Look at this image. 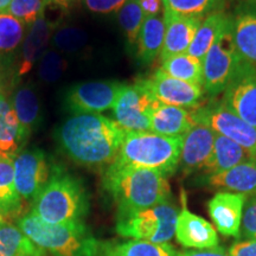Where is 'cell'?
<instances>
[{
	"label": "cell",
	"mask_w": 256,
	"mask_h": 256,
	"mask_svg": "<svg viewBox=\"0 0 256 256\" xmlns=\"http://www.w3.org/2000/svg\"><path fill=\"white\" fill-rule=\"evenodd\" d=\"M232 20V14L224 11L211 14L202 20L194 42L188 48V55L203 60L206 52L215 43L216 38Z\"/></svg>",
	"instance_id": "cell-27"
},
{
	"label": "cell",
	"mask_w": 256,
	"mask_h": 256,
	"mask_svg": "<svg viewBox=\"0 0 256 256\" xmlns=\"http://www.w3.org/2000/svg\"><path fill=\"white\" fill-rule=\"evenodd\" d=\"M66 60L60 55V51L49 49L38 60V78L46 83H55L62 78L66 72Z\"/></svg>",
	"instance_id": "cell-34"
},
{
	"label": "cell",
	"mask_w": 256,
	"mask_h": 256,
	"mask_svg": "<svg viewBox=\"0 0 256 256\" xmlns=\"http://www.w3.org/2000/svg\"><path fill=\"white\" fill-rule=\"evenodd\" d=\"M124 83L119 81H92L72 86L66 92L64 104L72 115L101 114L112 110Z\"/></svg>",
	"instance_id": "cell-10"
},
{
	"label": "cell",
	"mask_w": 256,
	"mask_h": 256,
	"mask_svg": "<svg viewBox=\"0 0 256 256\" xmlns=\"http://www.w3.org/2000/svg\"><path fill=\"white\" fill-rule=\"evenodd\" d=\"M0 68H2V60H0Z\"/></svg>",
	"instance_id": "cell-46"
},
{
	"label": "cell",
	"mask_w": 256,
	"mask_h": 256,
	"mask_svg": "<svg viewBox=\"0 0 256 256\" xmlns=\"http://www.w3.org/2000/svg\"><path fill=\"white\" fill-rule=\"evenodd\" d=\"M119 23L126 34L127 40L130 46L136 44L140 28L142 26L146 14H144L139 0H127L118 14Z\"/></svg>",
	"instance_id": "cell-33"
},
{
	"label": "cell",
	"mask_w": 256,
	"mask_h": 256,
	"mask_svg": "<svg viewBox=\"0 0 256 256\" xmlns=\"http://www.w3.org/2000/svg\"><path fill=\"white\" fill-rule=\"evenodd\" d=\"M87 34L76 26H62L52 34V44L60 52L74 54L86 46Z\"/></svg>",
	"instance_id": "cell-35"
},
{
	"label": "cell",
	"mask_w": 256,
	"mask_h": 256,
	"mask_svg": "<svg viewBox=\"0 0 256 256\" xmlns=\"http://www.w3.org/2000/svg\"><path fill=\"white\" fill-rule=\"evenodd\" d=\"M44 249L34 244L18 226L10 222L0 224V256L43 254Z\"/></svg>",
	"instance_id": "cell-29"
},
{
	"label": "cell",
	"mask_w": 256,
	"mask_h": 256,
	"mask_svg": "<svg viewBox=\"0 0 256 256\" xmlns=\"http://www.w3.org/2000/svg\"><path fill=\"white\" fill-rule=\"evenodd\" d=\"M229 256H256V240L235 242L228 250Z\"/></svg>",
	"instance_id": "cell-39"
},
{
	"label": "cell",
	"mask_w": 256,
	"mask_h": 256,
	"mask_svg": "<svg viewBox=\"0 0 256 256\" xmlns=\"http://www.w3.org/2000/svg\"><path fill=\"white\" fill-rule=\"evenodd\" d=\"M165 38L164 16H147L136 40V56L142 66H148L160 56Z\"/></svg>",
	"instance_id": "cell-23"
},
{
	"label": "cell",
	"mask_w": 256,
	"mask_h": 256,
	"mask_svg": "<svg viewBox=\"0 0 256 256\" xmlns=\"http://www.w3.org/2000/svg\"><path fill=\"white\" fill-rule=\"evenodd\" d=\"M202 62L203 89L210 98L222 94L242 72L250 70L243 62L234 44L232 20L216 38Z\"/></svg>",
	"instance_id": "cell-6"
},
{
	"label": "cell",
	"mask_w": 256,
	"mask_h": 256,
	"mask_svg": "<svg viewBox=\"0 0 256 256\" xmlns=\"http://www.w3.org/2000/svg\"><path fill=\"white\" fill-rule=\"evenodd\" d=\"M22 206L14 184V159L0 156V211L6 217H14L20 214Z\"/></svg>",
	"instance_id": "cell-28"
},
{
	"label": "cell",
	"mask_w": 256,
	"mask_h": 256,
	"mask_svg": "<svg viewBox=\"0 0 256 256\" xmlns=\"http://www.w3.org/2000/svg\"><path fill=\"white\" fill-rule=\"evenodd\" d=\"M4 222H8V217H6L4 214H2V211H0V224L4 223Z\"/></svg>",
	"instance_id": "cell-44"
},
{
	"label": "cell",
	"mask_w": 256,
	"mask_h": 256,
	"mask_svg": "<svg viewBox=\"0 0 256 256\" xmlns=\"http://www.w3.org/2000/svg\"><path fill=\"white\" fill-rule=\"evenodd\" d=\"M240 238L242 240H256V194H252L246 200Z\"/></svg>",
	"instance_id": "cell-37"
},
{
	"label": "cell",
	"mask_w": 256,
	"mask_h": 256,
	"mask_svg": "<svg viewBox=\"0 0 256 256\" xmlns=\"http://www.w3.org/2000/svg\"><path fill=\"white\" fill-rule=\"evenodd\" d=\"M127 132L102 114H75L56 130L60 148L76 164L98 168L116 158Z\"/></svg>",
	"instance_id": "cell-1"
},
{
	"label": "cell",
	"mask_w": 256,
	"mask_h": 256,
	"mask_svg": "<svg viewBox=\"0 0 256 256\" xmlns=\"http://www.w3.org/2000/svg\"><path fill=\"white\" fill-rule=\"evenodd\" d=\"M178 214L168 200L148 209L118 214L115 229L122 238L162 244L174 238Z\"/></svg>",
	"instance_id": "cell-7"
},
{
	"label": "cell",
	"mask_w": 256,
	"mask_h": 256,
	"mask_svg": "<svg viewBox=\"0 0 256 256\" xmlns=\"http://www.w3.org/2000/svg\"><path fill=\"white\" fill-rule=\"evenodd\" d=\"M158 104L142 80H138L134 84L124 86L112 113L126 132H150L153 110Z\"/></svg>",
	"instance_id": "cell-9"
},
{
	"label": "cell",
	"mask_w": 256,
	"mask_h": 256,
	"mask_svg": "<svg viewBox=\"0 0 256 256\" xmlns=\"http://www.w3.org/2000/svg\"><path fill=\"white\" fill-rule=\"evenodd\" d=\"M14 184L22 200L34 202L49 182L51 171L46 154L40 148L23 150L14 159Z\"/></svg>",
	"instance_id": "cell-11"
},
{
	"label": "cell",
	"mask_w": 256,
	"mask_h": 256,
	"mask_svg": "<svg viewBox=\"0 0 256 256\" xmlns=\"http://www.w3.org/2000/svg\"><path fill=\"white\" fill-rule=\"evenodd\" d=\"M89 209V198L78 178L54 168L40 194L32 202L30 212L43 222L63 224L82 222Z\"/></svg>",
	"instance_id": "cell-3"
},
{
	"label": "cell",
	"mask_w": 256,
	"mask_h": 256,
	"mask_svg": "<svg viewBox=\"0 0 256 256\" xmlns=\"http://www.w3.org/2000/svg\"><path fill=\"white\" fill-rule=\"evenodd\" d=\"M98 256H178L176 249L168 243H152L140 240L124 242L100 243Z\"/></svg>",
	"instance_id": "cell-26"
},
{
	"label": "cell",
	"mask_w": 256,
	"mask_h": 256,
	"mask_svg": "<svg viewBox=\"0 0 256 256\" xmlns=\"http://www.w3.org/2000/svg\"><path fill=\"white\" fill-rule=\"evenodd\" d=\"M178 256H229V254L218 247L209 250H185L178 252Z\"/></svg>",
	"instance_id": "cell-41"
},
{
	"label": "cell",
	"mask_w": 256,
	"mask_h": 256,
	"mask_svg": "<svg viewBox=\"0 0 256 256\" xmlns=\"http://www.w3.org/2000/svg\"><path fill=\"white\" fill-rule=\"evenodd\" d=\"M220 102L244 122L256 128V74L242 72L222 92Z\"/></svg>",
	"instance_id": "cell-17"
},
{
	"label": "cell",
	"mask_w": 256,
	"mask_h": 256,
	"mask_svg": "<svg viewBox=\"0 0 256 256\" xmlns=\"http://www.w3.org/2000/svg\"><path fill=\"white\" fill-rule=\"evenodd\" d=\"M78 0H46L48 5L50 4H54L56 6H58V8H68L70 6L76 4Z\"/></svg>",
	"instance_id": "cell-42"
},
{
	"label": "cell",
	"mask_w": 256,
	"mask_h": 256,
	"mask_svg": "<svg viewBox=\"0 0 256 256\" xmlns=\"http://www.w3.org/2000/svg\"><path fill=\"white\" fill-rule=\"evenodd\" d=\"M46 6V0H12L6 12L28 26L37 19L44 17Z\"/></svg>",
	"instance_id": "cell-36"
},
{
	"label": "cell",
	"mask_w": 256,
	"mask_h": 256,
	"mask_svg": "<svg viewBox=\"0 0 256 256\" xmlns=\"http://www.w3.org/2000/svg\"><path fill=\"white\" fill-rule=\"evenodd\" d=\"M25 138L11 102L0 96V156L14 159L23 151Z\"/></svg>",
	"instance_id": "cell-22"
},
{
	"label": "cell",
	"mask_w": 256,
	"mask_h": 256,
	"mask_svg": "<svg viewBox=\"0 0 256 256\" xmlns=\"http://www.w3.org/2000/svg\"><path fill=\"white\" fill-rule=\"evenodd\" d=\"M0 96H2V94H0Z\"/></svg>",
	"instance_id": "cell-47"
},
{
	"label": "cell",
	"mask_w": 256,
	"mask_h": 256,
	"mask_svg": "<svg viewBox=\"0 0 256 256\" xmlns=\"http://www.w3.org/2000/svg\"><path fill=\"white\" fill-rule=\"evenodd\" d=\"M104 188L118 204L119 214L133 212L165 203L171 197L168 177L156 170L108 165Z\"/></svg>",
	"instance_id": "cell-2"
},
{
	"label": "cell",
	"mask_w": 256,
	"mask_h": 256,
	"mask_svg": "<svg viewBox=\"0 0 256 256\" xmlns=\"http://www.w3.org/2000/svg\"><path fill=\"white\" fill-rule=\"evenodd\" d=\"M10 102L17 115L25 138L28 139L42 121L40 100L36 89L31 84H25L14 92Z\"/></svg>",
	"instance_id": "cell-24"
},
{
	"label": "cell",
	"mask_w": 256,
	"mask_h": 256,
	"mask_svg": "<svg viewBox=\"0 0 256 256\" xmlns=\"http://www.w3.org/2000/svg\"><path fill=\"white\" fill-rule=\"evenodd\" d=\"M183 136H165L153 132H127L112 164L136 166L174 174L179 166Z\"/></svg>",
	"instance_id": "cell-5"
},
{
	"label": "cell",
	"mask_w": 256,
	"mask_h": 256,
	"mask_svg": "<svg viewBox=\"0 0 256 256\" xmlns=\"http://www.w3.org/2000/svg\"><path fill=\"white\" fill-rule=\"evenodd\" d=\"M216 133L209 127L196 124L183 136L179 170L184 176L203 171L214 150Z\"/></svg>",
	"instance_id": "cell-16"
},
{
	"label": "cell",
	"mask_w": 256,
	"mask_h": 256,
	"mask_svg": "<svg viewBox=\"0 0 256 256\" xmlns=\"http://www.w3.org/2000/svg\"><path fill=\"white\" fill-rule=\"evenodd\" d=\"M12 0H0V12H6L8 11L10 4H11Z\"/></svg>",
	"instance_id": "cell-43"
},
{
	"label": "cell",
	"mask_w": 256,
	"mask_h": 256,
	"mask_svg": "<svg viewBox=\"0 0 256 256\" xmlns=\"http://www.w3.org/2000/svg\"><path fill=\"white\" fill-rule=\"evenodd\" d=\"M174 238L188 250H209L218 248V234L212 223L184 209L178 214Z\"/></svg>",
	"instance_id": "cell-13"
},
{
	"label": "cell",
	"mask_w": 256,
	"mask_h": 256,
	"mask_svg": "<svg viewBox=\"0 0 256 256\" xmlns=\"http://www.w3.org/2000/svg\"><path fill=\"white\" fill-rule=\"evenodd\" d=\"M254 160L250 153L228 138L216 134L209 162L203 168L204 174H216L242 162Z\"/></svg>",
	"instance_id": "cell-25"
},
{
	"label": "cell",
	"mask_w": 256,
	"mask_h": 256,
	"mask_svg": "<svg viewBox=\"0 0 256 256\" xmlns=\"http://www.w3.org/2000/svg\"><path fill=\"white\" fill-rule=\"evenodd\" d=\"M55 23L48 20L46 16L28 25L26 34L22 43L20 64L18 66L19 76L30 72L34 63L40 60L55 32Z\"/></svg>",
	"instance_id": "cell-20"
},
{
	"label": "cell",
	"mask_w": 256,
	"mask_h": 256,
	"mask_svg": "<svg viewBox=\"0 0 256 256\" xmlns=\"http://www.w3.org/2000/svg\"><path fill=\"white\" fill-rule=\"evenodd\" d=\"M86 8L96 14H112L119 11L127 0H82Z\"/></svg>",
	"instance_id": "cell-38"
},
{
	"label": "cell",
	"mask_w": 256,
	"mask_h": 256,
	"mask_svg": "<svg viewBox=\"0 0 256 256\" xmlns=\"http://www.w3.org/2000/svg\"><path fill=\"white\" fill-rule=\"evenodd\" d=\"M196 126L191 110L159 104L153 110L150 132L165 136H184Z\"/></svg>",
	"instance_id": "cell-21"
},
{
	"label": "cell",
	"mask_w": 256,
	"mask_h": 256,
	"mask_svg": "<svg viewBox=\"0 0 256 256\" xmlns=\"http://www.w3.org/2000/svg\"><path fill=\"white\" fill-rule=\"evenodd\" d=\"M144 14L147 16L160 14V11L164 8L162 0H139Z\"/></svg>",
	"instance_id": "cell-40"
},
{
	"label": "cell",
	"mask_w": 256,
	"mask_h": 256,
	"mask_svg": "<svg viewBox=\"0 0 256 256\" xmlns=\"http://www.w3.org/2000/svg\"><path fill=\"white\" fill-rule=\"evenodd\" d=\"M232 34L238 55L256 74V2L246 0L236 6L232 14Z\"/></svg>",
	"instance_id": "cell-14"
},
{
	"label": "cell",
	"mask_w": 256,
	"mask_h": 256,
	"mask_svg": "<svg viewBox=\"0 0 256 256\" xmlns=\"http://www.w3.org/2000/svg\"><path fill=\"white\" fill-rule=\"evenodd\" d=\"M28 26L8 12H0V54L14 52L23 43Z\"/></svg>",
	"instance_id": "cell-32"
},
{
	"label": "cell",
	"mask_w": 256,
	"mask_h": 256,
	"mask_svg": "<svg viewBox=\"0 0 256 256\" xmlns=\"http://www.w3.org/2000/svg\"><path fill=\"white\" fill-rule=\"evenodd\" d=\"M165 38L164 46L160 52V60H165L168 57L188 52V48L194 42L198 28L203 19L188 17L174 14L164 10Z\"/></svg>",
	"instance_id": "cell-18"
},
{
	"label": "cell",
	"mask_w": 256,
	"mask_h": 256,
	"mask_svg": "<svg viewBox=\"0 0 256 256\" xmlns=\"http://www.w3.org/2000/svg\"><path fill=\"white\" fill-rule=\"evenodd\" d=\"M247 196L234 192L218 191L208 203V211L214 226L224 236L240 238L243 208Z\"/></svg>",
	"instance_id": "cell-15"
},
{
	"label": "cell",
	"mask_w": 256,
	"mask_h": 256,
	"mask_svg": "<svg viewBox=\"0 0 256 256\" xmlns=\"http://www.w3.org/2000/svg\"><path fill=\"white\" fill-rule=\"evenodd\" d=\"M196 124L209 127L216 134L232 140L256 160V128L244 122L220 100L210 98L191 110Z\"/></svg>",
	"instance_id": "cell-8"
},
{
	"label": "cell",
	"mask_w": 256,
	"mask_h": 256,
	"mask_svg": "<svg viewBox=\"0 0 256 256\" xmlns=\"http://www.w3.org/2000/svg\"><path fill=\"white\" fill-rule=\"evenodd\" d=\"M249 2H256V0H249Z\"/></svg>",
	"instance_id": "cell-45"
},
{
	"label": "cell",
	"mask_w": 256,
	"mask_h": 256,
	"mask_svg": "<svg viewBox=\"0 0 256 256\" xmlns=\"http://www.w3.org/2000/svg\"><path fill=\"white\" fill-rule=\"evenodd\" d=\"M198 184L220 191L256 194V160H248L216 174H203Z\"/></svg>",
	"instance_id": "cell-19"
},
{
	"label": "cell",
	"mask_w": 256,
	"mask_h": 256,
	"mask_svg": "<svg viewBox=\"0 0 256 256\" xmlns=\"http://www.w3.org/2000/svg\"><path fill=\"white\" fill-rule=\"evenodd\" d=\"M162 4L166 11L204 19L211 14L223 11L226 0H162Z\"/></svg>",
	"instance_id": "cell-31"
},
{
	"label": "cell",
	"mask_w": 256,
	"mask_h": 256,
	"mask_svg": "<svg viewBox=\"0 0 256 256\" xmlns=\"http://www.w3.org/2000/svg\"><path fill=\"white\" fill-rule=\"evenodd\" d=\"M142 81L160 104L194 110L206 102L203 87L172 78L162 68L156 69L152 78H142Z\"/></svg>",
	"instance_id": "cell-12"
},
{
	"label": "cell",
	"mask_w": 256,
	"mask_h": 256,
	"mask_svg": "<svg viewBox=\"0 0 256 256\" xmlns=\"http://www.w3.org/2000/svg\"><path fill=\"white\" fill-rule=\"evenodd\" d=\"M162 70L172 78L203 87V62L188 52L162 60Z\"/></svg>",
	"instance_id": "cell-30"
},
{
	"label": "cell",
	"mask_w": 256,
	"mask_h": 256,
	"mask_svg": "<svg viewBox=\"0 0 256 256\" xmlns=\"http://www.w3.org/2000/svg\"><path fill=\"white\" fill-rule=\"evenodd\" d=\"M17 226L34 244L54 256H98L100 243L83 220L49 224L28 212L17 220Z\"/></svg>",
	"instance_id": "cell-4"
}]
</instances>
